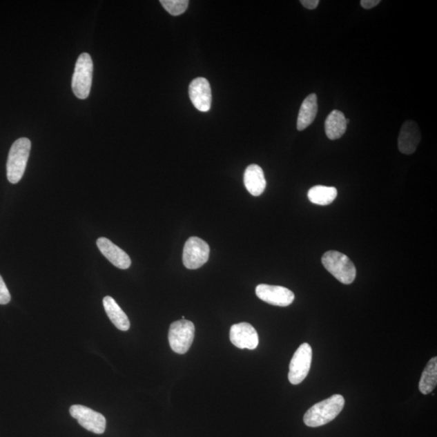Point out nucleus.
Returning <instances> with one entry per match:
<instances>
[{
	"label": "nucleus",
	"mask_w": 437,
	"mask_h": 437,
	"mask_svg": "<svg viewBox=\"0 0 437 437\" xmlns=\"http://www.w3.org/2000/svg\"><path fill=\"white\" fill-rule=\"evenodd\" d=\"M11 295L7 288L6 283L0 275V304H7L10 302Z\"/></svg>",
	"instance_id": "412c9836"
},
{
	"label": "nucleus",
	"mask_w": 437,
	"mask_h": 437,
	"mask_svg": "<svg viewBox=\"0 0 437 437\" xmlns=\"http://www.w3.org/2000/svg\"><path fill=\"white\" fill-rule=\"evenodd\" d=\"M244 184L250 194L260 196L264 192L266 186L264 173L258 164H251L244 173Z\"/></svg>",
	"instance_id": "4468645a"
},
{
	"label": "nucleus",
	"mask_w": 437,
	"mask_h": 437,
	"mask_svg": "<svg viewBox=\"0 0 437 437\" xmlns=\"http://www.w3.org/2000/svg\"><path fill=\"white\" fill-rule=\"evenodd\" d=\"M344 405V398L340 394H333L309 409L304 416V425L311 427L325 425L340 415Z\"/></svg>",
	"instance_id": "f257e3e1"
},
{
	"label": "nucleus",
	"mask_w": 437,
	"mask_h": 437,
	"mask_svg": "<svg viewBox=\"0 0 437 437\" xmlns=\"http://www.w3.org/2000/svg\"><path fill=\"white\" fill-rule=\"evenodd\" d=\"M256 295L263 302L280 307H289L295 299L293 291L284 287L269 284L257 286Z\"/></svg>",
	"instance_id": "1a4fd4ad"
},
{
	"label": "nucleus",
	"mask_w": 437,
	"mask_h": 437,
	"mask_svg": "<svg viewBox=\"0 0 437 437\" xmlns=\"http://www.w3.org/2000/svg\"><path fill=\"white\" fill-rule=\"evenodd\" d=\"M210 247L203 239L191 237L187 240L183 250V264L188 269L195 270L208 261Z\"/></svg>",
	"instance_id": "0eeeda50"
},
{
	"label": "nucleus",
	"mask_w": 437,
	"mask_h": 437,
	"mask_svg": "<svg viewBox=\"0 0 437 437\" xmlns=\"http://www.w3.org/2000/svg\"><path fill=\"white\" fill-rule=\"evenodd\" d=\"M300 3L305 8L309 9V10H313V9L316 8L318 6L319 0H300Z\"/></svg>",
	"instance_id": "4be33fe9"
},
{
	"label": "nucleus",
	"mask_w": 437,
	"mask_h": 437,
	"mask_svg": "<svg viewBox=\"0 0 437 437\" xmlns=\"http://www.w3.org/2000/svg\"><path fill=\"white\" fill-rule=\"evenodd\" d=\"M437 384V358L434 357L423 372L419 389L423 394H429L434 391Z\"/></svg>",
	"instance_id": "6ab92c4d"
},
{
	"label": "nucleus",
	"mask_w": 437,
	"mask_h": 437,
	"mask_svg": "<svg viewBox=\"0 0 437 437\" xmlns=\"http://www.w3.org/2000/svg\"><path fill=\"white\" fill-rule=\"evenodd\" d=\"M347 123L344 113L340 110H333L327 117L325 123L326 134L331 140L338 139L344 135L347 130Z\"/></svg>",
	"instance_id": "f3484780"
},
{
	"label": "nucleus",
	"mask_w": 437,
	"mask_h": 437,
	"mask_svg": "<svg viewBox=\"0 0 437 437\" xmlns=\"http://www.w3.org/2000/svg\"><path fill=\"white\" fill-rule=\"evenodd\" d=\"M336 187L315 186L308 192V198L311 203L320 206L330 205L337 198Z\"/></svg>",
	"instance_id": "a211bd4d"
},
{
	"label": "nucleus",
	"mask_w": 437,
	"mask_h": 437,
	"mask_svg": "<svg viewBox=\"0 0 437 437\" xmlns=\"http://www.w3.org/2000/svg\"><path fill=\"white\" fill-rule=\"evenodd\" d=\"M103 305H104L106 313L112 323L119 330L128 331L130 327L128 317L126 316L124 310L119 307V305L117 304L115 299L107 295L103 299Z\"/></svg>",
	"instance_id": "dca6fc26"
},
{
	"label": "nucleus",
	"mask_w": 437,
	"mask_h": 437,
	"mask_svg": "<svg viewBox=\"0 0 437 437\" xmlns=\"http://www.w3.org/2000/svg\"><path fill=\"white\" fill-rule=\"evenodd\" d=\"M97 245L102 255L109 260L113 265L119 269H128L131 265V260L124 251L113 243L110 240L100 237L97 241Z\"/></svg>",
	"instance_id": "ddd939ff"
},
{
	"label": "nucleus",
	"mask_w": 437,
	"mask_h": 437,
	"mask_svg": "<svg viewBox=\"0 0 437 437\" xmlns=\"http://www.w3.org/2000/svg\"><path fill=\"white\" fill-rule=\"evenodd\" d=\"M318 110V97L315 93L309 94L300 106L298 117V130H303L311 125L317 116Z\"/></svg>",
	"instance_id": "2eb2a0df"
},
{
	"label": "nucleus",
	"mask_w": 437,
	"mask_h": 437,
	"mask_svg": "<svg viewBox=\"0 0 437 437\" xmlns=\"http://www.w3.org/2000/svg\"><path fill=\"white\" fill-rule=\"evenodd\" d=\"M322 265L338 281L344 284L353 283L356 276L354 263L340 252L330 251L324 253Z\"/></svg>",
	"instance_id": "7ed1b4c3"
},
{
	"label": "nucleus",
	"mask_w": 437,
	"mask_h": 437,
	"mask_svg": "<svg viewBox=\"0 0 437 437\" xmlns=\"http://www.w3.org/2000/svg\"><path fill=\"white\" fill-rule=\"evenodd\" d=\"M380 3V0H362L360 6L365 9H371L378 6Z\"/></svg>",
	"instance_id": "5701e85b"
},
{
	"label": "nucleus",
	"mask_w": 437,
	"mask_h": 437,
	"mask_svg": "<svg viewBox=\"0 0 437 437\" xmlns=\"http://www.w3.org/2000/svg\"><path fill=\"white\" fill-rule=\"evenodd\" d=\"M30 149L31 141L27 138L19 139L12 144L7 162L8 180L12 184L20 182L25 173Z\"/></svg>",
	"instance_id": "f03ea898"
},
{
	"label": "nucleus",
	"mask_w": 437,
	"mask_h": 437,
	"mask_svg": "<svg viewBox=\"0 0 437 437\" xmlns=\"http://www.w3.org/2000/svg\"><path fill=\"white\" fill-rule=\"evenodd\" d=\"M229 337L232 344L240 349H255L260 342L255 327L247 322L235 324L230 329Z\"/></svg>",
	"instance_id": "9d476101"
},
{
	"label": "nucleus",
	"mask_w": 437,
	"mask_h": 437,
	"mask_svg": "<svg viewBox=\"0 0 437 437\" xmlns=\"http://www.w3.org/2000/svg\"><path fill=\"white\" fill-rule=\"evenodd\" d=\"M162 6L172 16H180L186 11L188 0H161Z\"/></svg>",
	"instance_id": "aec40b11"
},
{
	"label": "nucleus",
	"mask_w": 437,
	"mask_h": 437,
	"mask_svg": "<svg viewBox=\"0 0 437 437\" xmlns=\"http://www.w3.org/2000/svg\"><path fill=\"white\" fill-rule=\"evenodd\" d=\"M189 96L197 110L201 112L210 110L213 97L208 79L204 77L195 79L190 84Z\"/></svg>",
	"instance_id": "9b49d317"
},
{
	"label": "nucleus",
	"mask_w": 437,
	"mask_h": 437,
	"mask_svg": "<svg viewBox=\"0 0 437 437\" xmlns=\"http://www.w3.org/2000/svg\"><path fill=\"white\" fill-rule=\"evenodd\" d=\"M419 126L415 121L407 120L403 124L398 136V149L402 153L411 155L416 151L421 141Z\"/></svg>",
	"instance_id": "f8f14e48"
},
{
	"label": "nucleus",
	"mask_w": 437,
	"mask_h": 437,
	"mask_svg": "<svg viewBox=\"0 0 437 437\" xmlns=\"http://www.w3.org/2000/svg\"><path fill=\"white\" fill-rule=\"evenodd\" d=\"M195 325L191 321H177L171 324L168 331V342L175 353L183 355L189 351L195 338Z\"/></svg>",
	"instance_id": "39448f33"
},
{
	"label": "nucleus",
	"mask_w": 437,
	"mask_h": 437,
	"mask_svg": "<svg viewBox=\"0 0 437 437\" xmlns=\"http://www.w3.org/2000/svg\"><path fill=\"white\" fill-rule=\"evenodd\" d=\"M313 351L304 342L295 351L289 365V380L291 384L299 385L307 378L312 364Z\"/></svg>",
	"instance_id": "423d86ee"
},
{
	"label": "nucleus",
	"mask_w": 437,
	"mask_h": 437,
	"mask_svg": "<svg viewBox=\"0 0 437 437\" xmlns=\"http://www.w3.org/2000/svg\"><path fill=\"white\" fill-rule=\"evenodd\" d=\"M93 64L91 56L83 53L79 56L72 78V90L79 99L84 100L91 91Z\"/></svg>",
	"instance_id": "20e7f679"
},
{
	"label": "nucleus",
	"mask_w": 437,
	"mask_h": 437,
	"mask_svg": "<svg viewBox=\"0 0 437 437\" xmlns=\"http://www.w3.org/2000/svg\"><path fill=\"white\" fill-rule=\"evenodd\" d=\"M70 414L74 419L77 420L84 429L95 434H104L106 420L101 413L82 405H73L70 408Z\"/></svg>",
	"instance_id": "6e6552de"
}]
</instances>
